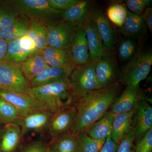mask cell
Listing matches in <instances>:
<instances>
[{"label": "cell", "mask_w": 152, "mask_h": 152, "mask_svg": "<svg viewBox=\"0 0 152 152\" xmlns=\"http://www.w3.org/2000/svg\"><path fill=\"white\" fill-rule=\"evenodd\" d=\"M122 90L118 81L108 86L88 93L74 103L77 109L75 122L72 132L77 134L86 131L110 110Z\"/></svg>", "instance_id": "cell-1"}, {"label": "cell", "mask_w": 152, "mask_h": 152, "mask_svg": "<svg viewBox=\"0 0 152 152\" xmlns=\"http://www.w3.org/2000/svg\"><path fill=\"white\" fill-rule=\"evenodd\" d=\"M29 95L52 113L74 104L68 80L31 88Z\"/></svg>", "instance_id": "cell-2"}, {"label": "cell", "mask_w": 152, "mask_h": 152, "mask_svg": "<svg viewBox=\"0 0 152 152\" xmlns=\"http://www.w3.org/2000/svg\"><path fill=\"white\" fill-rule=\"evenodd\" d=\"M152 64L151 48H145L139 43L137 49L132 59L122 66L118 81L126 86H140V83L148 75Z\"/></svg>", "instance_id": "cell-3"}, {"label": "cell", "mask_w": 152, "mask_h": 152, "mask_svg": "<svg viewBox=\"0 0 152 152\" xmlns=\"http://www.w3.org/2000/svg\"><path fill=\"white\" fill-rule=\"evenodd\" d=\"M68 82L74 103L88 93L99 89L95 63L90 61L76 66L71 71Z\"/></svg>", "instance_id": "cell-4"}, {"label": "cell", "mask_w": 152, "mask_h": 152, "mask_svg": "<svg viewBox=\"0 0 152 152\" xmlns=\"http://www.w3.org/2000/svg\"><path fill=\"white\" fill-rule=\"evenodd\" d=\"M20 15L46 21L61 18L63 11L52 8L48 0H6Z\"/></svg>", "instance_id": "cell-5"}, {"label": "cell", "mask_w": 152, "mask_h": 152, "mask_svg": "<svg viewBox=\"0 0 152 152\" xmlns=\"http://www.w3.org/2000/svg\"><path fill=\"white\" fill-rule=\"evenodd\" d=\"M43 22L46 28L48 46L68 50L77 27L62 18Z\"/></svg>", "instance_id": "cell-6"}, {"label": "cell", "mask_w": 152, "mask_h": 152, "mask_svg": "<svg viewBox=\"0 0 152 152\" xmlns=\"http://www.w3.org/2000/svg\"><path fill=\"white\" fill-rule=\"evenodd\" d=\"M0 87L28 95L31 88L20 65L4 62L0 63Z\"/></svg>", "instance_id": "cell-7"}, {"label": "cell", "mask_w": 152, "mask_h": 152, "mask_svg": "<svg viewBox=\"0 0 152 152\" xmlns=\"http://www.w3.org/2000/svg\"><path fill=\"white\" fill-rule=\"evenodd\" d=\"M95 72L99 89L118 81L121 69L113 51H107L103 57L95 63Z\"/></svg>", "instance_id": "cell-8"}, {"label": "cell", "mask_w": 152, "mask_h": 152, "mask_svg": "<svg viewBox=\"0 0 152 152\" xmlns=\"http://www.w3.org/2000/svg\"><path fill=\"white\" fill-rule=\"evenodd\" d=\"M76 116L77 109L74 104L52 113L47 130L52 139L71 132L75 122Z\"/></svg>", "instance_id": "cell-9"}, {"label": "cell", "mask_w": 152, "mask_h": 152, "mask_svg": "<svg viewBox=\"0 0 152 152\" xmlns=\"http://www.w3.org/2000/svg\"><path fill=\"white\" fill-rule=\"evenodd\" d=\"M40 52L27 35L8 42L4 62L21 65L31 55Z\"/></svg>", "instance_id": "cell-10"}, {"label": "cell", "mask_w": 152, "mask_h": 152, "mask_svg": "<svg viewBox=\"0 0 152 152\" xmlns=\"http://www.w3.org/2000/svg\"><path fill=\"white\" fill-rule=\"evenodd\" d=\"M0 97L12 105L17 109L21 117L37 111L47 110L39 102L24 93L0 87Z\"/></svg>", "instance_id": "cell-11"}, {"label": "cell", "mask_w": 152, "mask_h": 152, "mask_svg": "<svg viewBox=\"0 0 152 152\" xmlns=\"http://www.w3.org/2000/svg\"><path fill=\"white\" fill-rule=\"evenodd\" d=\"M89 15L100 35L104 46L109 51H113L116 35L112 25L99 7L92 2Z\"/></svg>", "instance_id": "cell-12"}, {"label": "cell", "mask_w": 152, "mask_h": 152, "mask_svg": "<svg viewBox=\"0 0 152 152\" xmlns=\"http://www.w3.org/2000/svg\"><path fill=\"white\" fill-rule=\"evenodd\" d=\"M144 97V94L140 86H126L109 110L114 114L130 112L136 109L139 102Z\"/></svg>", "instance_id": "cell-13"}, {"label": "cell", "mask_w": 152, "mask_h": 152, "mask_svg": "<svg viewBox=\"0 0 152 152\" xmlns=\"http://www.w3.org/2000/svg\"><path fill=\"white\" fill-rule=\"evenodd\" d=\"M83 27L88 42L90 61L96 63L105 55L107 50L104 46L102 38L94 22L90 19L89 14Z\"/></svg>", "instance_id": "cell-14"}, {"label": "cell", "mask_w": 152, "mask_h": 152, "mask_svg": "<svg viewBox=\"0 0 152 152\" xmlns=\"http://www.w3.org/2000/svg\"><path fill=\"white\" fill-rule=\"evenodd\" d=\"M68 50L71 60L76 66L90 62L88 46L83 25L77 28Z\"/></svg>", "instance_id": "cell-15"}, {"label": "cell", "mask_w": 152, "mask_h": 152, "mask_svg": "<svg viewBox=\"0 0 152 152\" xmlns=\"http://www.w3.org/2000/svg\"><path fill=\"white\" fill-rule=\"evenodd\" d=\"M147 29L142 15L133 13L128 10L126 18L119 30L126 37L134 39L140 43L148 39Z\"/></svg>", "instance_id": "cell-16"}, {"label": "cell", "mask_w": 152, "mask_h": 152, "mask_svg": "<svg viewBox=\"0 0 152 152\" xmlns=\"http://www.w3.org/2000/svg\"><path fill=\"white\" fill-rule=\"evenodd\" d=\"M52 113L48 110L37 111L20 117L16 123L20 126L23 137L31 132L47 131Z\"/></svg>", "instance_id": "cell-17"}, {"label": "cell", "mask_w": 152, "mask_h": 152, "mask_svg": "<svg viewBox=\"0 0 152 152\" xmlns=\"http://www.w3.org/2000/svg\"><path fill=\"white\" fill-rule=\"evenodd\" d=\"M136 120L134 142L141 138L152 129V107L145 97L138 104L134 115Z\"/></svg>", "instance_id": "cell-18"}, {"label": "cell", "mask_w": 152, "mask_h": 152, "mask_svg": "<svg viewBox=\"0 0 152 152\" xmlns=\"http://www.w3.org/2000/svg\"><path fill=\"white\" fill-rule=\"evenodd\" d=\"M23 137L16 123L3 125L0 133V152H15Z\"/></svg>", "instance_id": "cell-19"}, {"label": "cell", "mask_w": 152, "mask_h": 152, "mask_svg": "<svg viewBox=\"0 0 152 152\" xmlns=\"http://www.w3.org/2000/svg\"><path fill=\"white\" fill-rule=\"evenodd\" d=\"M40 52L50 66L63 69H74L77 66L71 60L68 50L47 46Z\"/></svg>", "instance_id": "cell-20"}, {"label": "cell", "mask_w": 152, "mask_h": 152, "mask_svg": "<svg viewBox=\"0 0 152 152\" xmlns=\"http://www.w3.org/2000/svg\"><path fill=\"white\" fill-rule=\"evenodd\" d=\"M73 69L53 67L49 66L30 82V86L31 88H34L59 81L68 80Z\"/></svg>", "instance_id": "cell-21"}, {"label": "cell", "mask_w": 152, "mask_h": 152, "mask_svg": "<svg viewBox=\"0 0 152 152\" xmlns=\"http://www.w3.org/2000/svg\"><path fill=\"white\" fill-rule=\"evenodd\" d=\"M135 110V109L128 113H121L114 115L111 137L117 145H119L123 137L132 127L134 122Z\"/></svg>", "instance_id": "cell-22"}, {"label": "cell", "mask_w": 152, "mask_h": 152, "mask_svg": "<svg viewBox=\"0 0 152 152\" xmlns=\"http://www.w3.org/2000/svg\"><path fill=\"white\" fill-rule=\"evenodd\" d=\"M40 52L33 54L21 64V70L28 81L32 80L49 66Z\"/></svg>", "instance_id": "cell-23"}, {"label": "cell", "mask_w": 152, "mask_h": 152, "mask_svg": "<svg viewBox=\"0 0 152 152\" xmlns=\"http://www.w3.org/2000/svg\"><path fill=\"white\" fill-rule=\"evenodd\" d=\"M31 20L20 15L11 24L0 31V38L8 42L27 34Z\"/></svg>", "instance_id": "cell-24"}, {"label": "cell", "mask_w": 152, "mask_h": 152, "mask_svg": "<svg viewBox=\"0 0 152 152\" xmlns=\"http://www.w3.org/2000/svg\"><path fill=\"white\" fill-rule=\"evenodd\" d=\"M91 4V1L79 0L71 8L63 11L61 18L76 26H83L88 15Z\"/></svg>", "instance_id": "cell-25"}, {"label": "cell", "mask_w": 152, "mask_h": 152, "mask_svg": "<svg viewBox=\"0 0 152 152\" xmlns=\"http://www.w3.org/2000/svg\"><path fill=\"white\" fill-rule=\"evenodd\" d=\"M115 114L109 110L101 118L94 123L86 131L88 134L97 140L106 139L111 134Z\"/></svg>", "instance_id": "cell-26"}, {"label": "cell", "mask_w": 152, "mask_h": 152, "mask_svg": "<svg viewBox=\"0 0 152 152\" xmlns=\"http://www.w3.org/2000/svg\"><path fill=\"white\" fill-rule=\"evenodd\" d=\"M76 136L70 132L52 139L48 150L50 152H76Z\"/></svg>", "instance_id": "cell-27"}, {"label": "cell", "mask_w": 152, "mask_h": 152, "mask_svg": "<svg viewBox=\"0 0 152 152\" xmlns=\"http://www.w3.org/2000/svg\"><path fill=\"white\" fill-rule=\"evenodd\" d=\"M27 35L32 40L39 51L48 46L46 28L43 21L31 20Z\"/></svg>", "instance_id": "cell-28"}, {"label": "cell", "mask_w": 152, "mask_h": 152, "mask_svg": "<svg viewBox=\"0 0 152 152\" xmlns=\"http://www.w3.org/2000/svg\"><path fill=\"white\" fill-rule=\"evenodd\" d=\"M76 140V152H99L104 145L106 139L93 138L85 131L77 134Z\"/></svg>", "instance_id": "cell-29"}, {"label": "cell", "mask_w": 152, "mask_h": 152, "mask_svg": "<svg viewBox=\"0 0 152 152\" xmlns=\"http://www.w3.org/2000/svg\"><path fill=\"white\" fill-rule=\"evenodd\" d=\"M138 42L134 39L126 37L121 41L118 48V57L122 66L129 62L135 53Z\"/></svg>", "instance_id": "cell-30"}, {"label": "cell", "mask_w": 152, "mask_h": 152, "mask_svg": "<svg viewBox=\"0 0 152 152\" xmlns=\"http://www.w3.org/2000/svg\"><path fill=\"white\" fill-rule=\"evenodd\" d=\"M20 117L18 112L12 105L0 97V124L16 123Z\"/></svg>", "instance_id": "cell-31"}, {"label": "cell", "mask_w": 152, "mask_h": 152, "mask_svg": "<svg viewBox=\"0 0 152 152\" xmlns=\"http://www.w3.org/2000/svg\"><path fill=\"white\" fill-rule=\"evenodd\" d=\"M127 11L125 4L121 3L113 4L107 9V18L114 25L121 28L126 18Z\"/></svg>", "instance_id": "cell-32"}, {"label": "cell", "mask_w": 152, "mask_h": 152, "mask_svg": "<svg viewBox=\"0 0 152 152\" xmlns=\"http://www.w3.org/2000/svg\"><path fill=\"white\" fill-rule=\"evenodd\" d=\"M20 15L6 0H0V31L11 24Z\"/></svg>", "instance_id": "cell-33"}, {"label": "cell", "mask_w": 152, "mask_h": 152, "mask_svg": "<svg viewBox=\"0 0 152 152\" xmlns=\"http://www.w3.org/2000/svg\"><path fill=\"white\" fill-rule=\"evenodd\" d=\"M135 124L136 120L134 116L132 127L123 137L119 144L116 152H134V142Z\"/></svg>", "instance_id": "cell-34"}, {"label": "cell", "mask_w": 152, "mask_h": 152, "mask_svg": "<svg viewBox=\"0 0 152 152\" xmlns=\"http://www.w3.org/2000/svg\"><path fill=\"white\" fill-rule=\"evenodd\" d=\"M134 152H152V129H150L134 145Z\"/></svg>", "instance_id": "cell-35"}, {"label": "cell", "mask_w": 152, "mask_h": 152, "mask_svg": "<svg viewBox=\"0 0 152 152\" xmlns=\"http://www.w3.org/2000/svg\"><path fill=\"white\" fill-rule=\"evenodd\" d=\"M79 0H48L50 7L56 10H67L78 2Z\"/></svg>", "instance_id": "cell-36"}, {"label": "cell", "mask_w": 152, "mask_h": 152, "mask_svg": "<svg viewBox=\"0 0 152 152\" xmlns=\"http://www.w3.org/2000/svg\"><path fill=\"white\" fill-rule=\"evenodd\" d=\"M124 1L130 12L137 15H141L146 8L143 0H126Z\"/></svg>", "instance_id": "cell-37"}, {"label": "cell", "mask_w": 152, "mask_h": 152, "mask_svg": "<svg viewBox=\"0 0 152 152\" xmlns=\"http://www.w3.org/2000/svg\"><path fill=\"white\" fill-rule=\"evenodd\" d=\"M48 145L42 140L33 142L24 147L20 152H48Z\"/></svg>", "instance_id": "cell-38"}, {"label": "cell", "mask_w": 152, "mask_h": 152, "mask_svg": "<svg viewBox=\"0 0 152 152\" xmlns=\"http://www.w3.org/2000/svg\"><path fill=\"white\" fill-rule=\"evenodd\" d=\"M118 145L116 144L111 137V134L107 137L104 145L99 152H116Z\"/></svg>", "instance_id": "cell-39"}, {"label": "cell", "mask_w": 152, "mask_h": 152, "mask_svg": "<svg viewBox=\"0 0 152 152\" xmlns=\"http://www.w3.org/2000/svg\"><path fill=\"white\" fill-rule=\"evenodd\" d=\"M142 17L146 25L147 28L152 34V9L151 7H147L145 9Z\"/></svg>", "instance_id": "cell-40"}, {"label": "cell", "mask_w": 152, "mask_h": 152, "mask_svg": "<svg viewBox=\"0 0 152 152\" xmlns=\"http://www.w3.org/2000/svg\"><path fill=\"white\" fill-rule=\"evenodd\" d=\"M8 42L0 38V63L3 62L7 47Z\"/></svg>", "instance_id": "cell-41"}, {"label": "cell", "mask_w": 152, "mask_h": 152, "mask_svg": "<svg viewBox=\"0 0 152 152\" xmlns=\"http://www.w3.org/2000/svg\"><path fill=\"white\" fill-rule=\"evenodd\" d=\"M146 7H151L152 6V1L151 0H143Z\"/></svg>", "instance_id": "cell-42"}, {"label": "cell", "mask_w": 152, "mask_h": 152, "mask_svg": "<svg viewBox=\"0 0 152 152\" xmlns=\"http://www.w3.org/2000/svg\"><path fill=\"white\" fill-rule=\"evenodd\" d=\"M3 125L0 124V133H1V131L2 128L3 127Z\"/></svg>", "instance_id": "cell-43"}, {"label": "cell", "mask_w": 152, "mask_h": 152, "mask_svg": "<svg viewBox=\"0 0 152 152\" xmlns=\"http://www.w3.org/2000/svg\"><path fill=\"white\" fill-rule=\"evenodd\" d=\"M48 152H50V151H49V150H48Z\"/></svg>", "instance_id": "cell-44"}]
</instances>
